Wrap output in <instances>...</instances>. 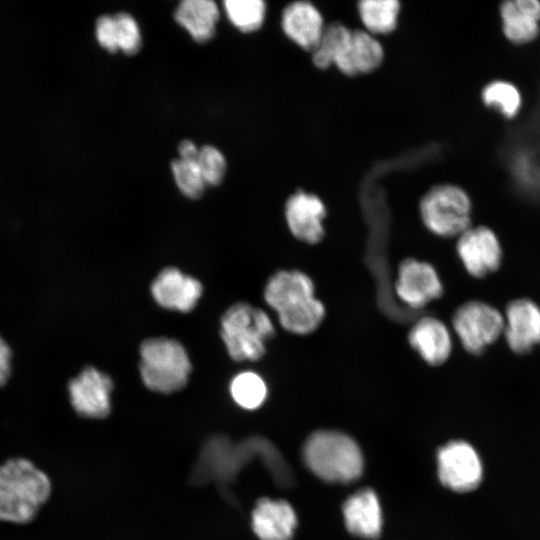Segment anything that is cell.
<instances>
[{"label": "cell", "instance_id": "cell-1", "mask_svg": "<svg viewBox=\"0 0 540 540\" xmlns=\"http://www.w3.org/2000/svg\"><path fill=\"white\" fill-rule=\"evenodd\" d=\"M263 297L280 326L294 335L315 332L325 319L324 304L315 295L311 277L297 269L278 270L267 280Z\"/></svg>", "mask_w": 540, "mask_h": 540}, {"label": "cell", "instance_id": "cell-2", "mask_svg": "<svg viewBox=\"0 0 540 540\" xmlns=\"http://www.w3.org/2000/svg\"><path fill=\"white\" fill-rule=\"evenodd\" d=\"M236 457L230 449L229 439L214 436L209 439L200 453L199 460L192 473L194 484H205L215 481L222 488L233 481L237 471L245 465L253 455L260 454L268 458L279 471L286 487L292 485L293 476L290 468L279 451L262 437H251L238 444H232Z\"/></svg>", "mask_w": 540, "mask_h": 540}, {"label": "cell", "instance_id": "cell-3", "mask_svg": "<svg viewBox=\"0 0 540 540\" xmlns=\"http://www.w3.org/2000/svg\"><path fill=\"white\" fill-rule=\"evenodd\" d=\"M50 493L49 477L31 461L15 458L0 465V520L32 521Z\"/></svg>", "mask_w": 540, "mask_h": 540}, {"label": "cell", "instance_id": "cell-4", "mask_svg": "<svg viewBox=\"0 0 540 540\" xmlns=\"http://www.w3.org/2000/svg\"><path fill=\"white\" fill-rule=\"evenodd\" d=\"M304 463L318 478L329 483H350L363 472L364 460L358 444L336 430L311 433L302 448Z\"/></svg>", "mask_w": 540, "mask_h": 540}, {"label": "cell", "instance_id": "cell-5", "mask_svg": "<svg viewBox=\"0 0 540 540\" xmlns=\"http://www.w3.org/2000/svg\"><path fill=\"white\" fill-rule=\"evenodd\" d=\"M220 335L235 361H257L266 354V343L275 336V326L261 308L247 302L230 306L222 315Z\"/></svg>", "mask_w": 540, "mask_h": 540}, {"label": "cell", "instance_id": "cell-6", "mask_svg": "<svg viewBox=\"0 0 540 540\" xmlns=\"http://www.w3.org/2000/svg\"><path fill=\"white\" fill-rule=\"evenodd\" d=\"M184 346L168 337H153L140 345L139 370L144 385L155 392L170 394L184 388L191 372Z\"/></svg>", "mask_w": 540, "mask_h": 540}, {"label": "cell", "instance_id": "cell-7", "mask_svg": "<svg viewBox=\"0 0 540 540\" xmlns=\"http://www.w3.org/2000/svg\"><path fill=\"white\" fill-rule=\"evenodd\" d=\"M473 203L461 186L447 182L432 186L419 203L424 226L440 237L461 235L472 222Z\"/></svg>", "mask_w": 540, "mask_h": 540}, {"label": "cell", "instance_id": "cell-8", "mask_svg": "<svg viewBox=\"0 0 540 540\" xmlns=\"http://www.w3.org/2000/svg\"><path fill=\"white\" fill-rule=\"evenodd\" d=\"M452 325L464 349L478 355L503 333L504 316L485 302L468 301L455 310Z\"/></svg>", "mask_w": 540, "mask_h": 540}, {"label": "cell", "instance_id": "cell-9", "mask_svg": "<svg viewBox=\"0 0 540 540\" xmlns=\"http://www.w3.org/2000/svg\"><path fill=\"white\" fill-rule=\"evenodd\" d=\"M393 292L403 307L418 313L442 296L443 284L432 264L408 257L397 267Z\"/></svg>", "mask_w": 540, "mask_h": 540}, {"label": "cell", "instance_id": "cell-10", "mask_svg": "<svg viewBox=\"0 0 540 540\" xmlns=\"http://www.w3.org/2000/svg\"><path fill=\"white\" fill-rule=\"evenodd\" d=\"M438 478L443 486L458 493L478 488L483 465L475 448L464 440H453L437 451Z\"/></svg>", "mask_w": 540, "mask_h": 540}, {"label": "cell", "instance_id": "cell-11", "mask_svg": "<svg viewBox=\"0 0 540 540\" xmlns=\"http://www.w3.org/2000/svg\"><path fill=\"white\" fill-rule=\"evenodd\" d=\"M456 251L466 271L476 278L495 272L501 264L499 239L485 225L471 226L459 235Z\"/></svg>", "mask_w": 540, "mask_h": 540}, {"label": "cell", "instance_id": "cell-12", "mask_svg": "<svg viewBox=\"0 0 540 540\" xmlns=\"http://www.w3.org/2000/svg\"><path fill=\"white\" fill-rule=\"evenodd\" d=\"M68 390L72 407L79 415L92 419L109 415L113 390L109 375L95 367H85L69 382Z\"/></svg>", "mask_w": 540, "mask_h": 540}, {"label": "cell", "instance_id": "cell-13", "mask_svg": "<svg viewBox=\"0 0 540 540\" xmlns=\"http://www.w3.org/2000/svg\"><path fill=\"white\" fill-rule=\"evenodd\" d=\"M326 214L323 201L317 195L304 190L291 194L284 206L289 231L297 240L308 245H316L323 240V221Z\"/></svg>", "mask_w": 540, "mask_h": 540}, {"label": "cell", "instance_id": "cell-14", "mask_svg": "<svg viewBox=\"0 0 540 540\" xmlns=\"http://www.w3.org/2000/svg\"><path fill=\"white\" fill-rule=\"evenodd\" d=\"M383 59V46L374 35L350 29L338 49L334 66L347 76H357L375 71Z\"/></svg>", "mask_w": 540, "mask_h": 540}, {"label": "cell", "instance_id": "cell-15", "mask_svg": "<svg viewBox=\"0 0 540 540\" xmlns=\"http://www.w3.org/2000/svg\"><path fill=\"white\" fill-rule=\"evenodd\" d=\"M503 334L514 353L530 352L540 344V307L527 298L511 301L505 310Z\"/></svg>", "mask_w": 540, "mask_h": 540}, {"label": "cell", "instance_id": "cell-16", "mask_svg": "<svg viewBox=\"0 0 540 540\" xmlns=\"http://www.w3.org/2000/svg\"><path fill=\"white\" fill-rule=\"evenodd\" d=\"M151 294L158 305L169 310L190 312L202 295V284L177 268L163 269L151 284Z\"/></svg>", "mask_w": 540, "mask_h": 540}, {"label": "cell", "instance_id": "cell-17", "mask_svg": "<svg viewBox=\"0 0 540 540\" xmlns=\"http://www.w3.org/2000/svg\"><path fill=\"white\" fill-rule=\"evenodd\" d=\"M407 339L410 347L431 366L445 363L452 352L448 327L438 318L421 316L410 327Z\"/></svg>", "mask_w": 540, "mask_h": 540}, {"label": "cell", "instance_id": "cell-18", "mask_svg": "<svg viewBox=\"0 0 540 540\" xmlns=\"http://www.w3.org/2000/svg\"><path fill=\"white\" fill-rule=\"evenodd\" d=\"M501 30L515 46L534 42L540 35V0H505L498 3Z\"/></svg>", "mask_w": 540, "mask_h": 540}, {"label": "cell", "instance_id": "cell-19", "mask_svg": "<svg viewBox=\"0 0 540 540\" xmlns=\"http://www.w3.org/2000/svg\"><path fill=\"white\" fill-rule=\"evenodd\" d=\"M281 26L286 36L302 49L313 52L323 35V16L312 3L294 1L285 6Z\"/></svg>", "mask_w": 540, "mask_h": 540}, {"label": "cell", "instance_id": "cell-20", "mask_svg": "<svg viewBox=\"0 0 540 540\" xmlns=\"http://www.w3.org/2000/svg\"><path fill=\"white\" fill-rule=\"evenodd\" d=\"M252 529L259 540H291L297 526L293 507L285 500L260 498L251 514Z\"/></svg>", "mask_w": 540, "mask_h": 540}, {"label": "cell", "instance_id": "cell-21", "mask_svg": "<svg viewBox=\"0 0 540 540\" xmlns=\"http://www.w3.org/2000/svg\"><path fill=\"white\" fill-rule=\"evenodd\" d=\"M346 529L354 536L377 539L382 530V513L375 491L363 488L350 495L342 506Z\"/></svg>", "mask_w": 540, "mask_h": 540}, {"label": "cell", "instance_id": "cell-22", "mask_svg": "<svg viewBox=\"0 0 540 540\" xmlns=\"http://www.w3.org/2000/svg\"><path fill=\"white\" fill-rule=\"evenodd\" d=\"M174 17L195 41L206 42L215 33L219 11L211 0H184L178 5Z\"/></svg>", "mask_w": 540, "mask_h": 540}, {"label": "cell", "instance_id": "cell-23", "mask_svg": "<svg viewBox=\"0 0 540 540\" xmlns=\"http://www.w3.org/2000/svg\"><path fill=\"white\" fill-rule=\"evenodd\" d=\"M397 0H362L358 12L366 31L372 35L388 34L395 30L400 13Z\"/></svg>", "mask_w": 540, "mask_h": 540}, {"label": "cell", "instance_id": "cell-24", "mask_svg": "<svg viewBox=\"0 0 540 540\" xmlns=\"http://www.w3.org/2000/svg\"><path fill=\"white\" fill-rule=\"evenodd\" d=\"M480 97L487 108L495 110L508 120L519 114L523 102L519 88L503 79H495L485 84Z\"/></svg>", "mask_w": 540, "mask_h": 540}, {"label": "cell", "instance_id": "cell-25", "mask_svg": "<svg viewBox=\"0 0 540 540\" xmlns=\"http://www.w3.org/2000/svg\"><path fill=\"white\" fill-rule=\"evenodd\" d=\"M230 393L233 400L242 408L254 410L266 400L268 388L264 379L257 373L245 371L237 374L231 381Z\"/></svg>", "mask_w": 540, "mask_h": 540}, {"label": "cell", "instance_id": "cell-26", "mask_svg": "<svg viewBox=\"0 0 540 540\" xmlns=\"http://www.w3.org/2000/svg\"><path fill=\"white\" fill-rule=\"evenodd\" d=\"M224 7L230 21L242 32L258 30L266 15L262 0H226Z\"/></svg>", "mask_w": 540, "mask_h": 540}, {"label": "cell", "instance_id": "cell-27", "mask_svg": "<svg viewBox=\"0 0 540 540\" xmlns=\"http://www.w3.org/2000/svg\"><path fill=\"white\" fill-rule=\"evenodd\" d=\"M349 30L347 26L339 22H333L325 26L318 46L311 53L312 62L317 68L327 69L334 65L337 50Z\"/></svg>", "mask_w": 540, "mask_h": 540}, {"label": "cell", "instance_id": "cell-28", "mask_svg": "<svg viewBox=\"0 0 540 540\" xmlns=\"http://www.w3.org/2000/svg\"><path fill=\"white\" fill-rule=\"evenodd\" d=\"M175 182L180 191L191 199L199 198L206 187L196 161L176 159L171 164Z\"/></svg>", "mask_w": 540, "mask_h": 540}, {"label": "cell", "instance_id": "cell-29", "mask_svg": "<svg viewBox=\"0 0 540 540\" xmlns=\"http://www.w3.org/2000/svg\"><path fill=\"white\" fill-rule=\"evenodd\" d=\"M196 163L206 185H218L226 172V161L223 154L215 147L205 145L199 149Z\"/></svg>", "mask_w": 540, "mask_h": 540}, {"label": "cell", "instance_id": "cell-30", "mask_svg": "<svg viewBox=\"0 0 540 540\" xmlns=\"http://www.w3.org/2000/svg\"><path fill=\"white\" fill-rule=\"evenodd\" d=\"M118 50L135 54L141 47L140 29L135 19L127 13L114 15Z\"/></svg>", "mask_w": 540, "mask_h": 540}, {"label": "cell", "instance_id": "cell-31", "mask_svg": "<svg viewBox=\"0 0 540 540\" xmlns=\"http://www.w3.org/2000/svg\"><path fill=\"white\" fill-rule=\"evenodd\" d=\"M95 34L98 43L103 48L110 52L118 50L114 16H100L96 21Z\"/></svg>", "mask_w": 540, "mask_h": 540}, {"label": "cell", "instance_id": "cell-32", "mask_svg": "<svg viewBox=\"0 0 540 540\" xmlns=\"http://www.w3.org/2000/svg\"><path fill=\"white\" fill-rule=\"evenodd\" d=\"M11 350L0 337V387L3 386L10 375Z\"/></svg>", "mask_w": 540, "mask_h": 540}, {"label": "cell", "instance_id": "cell-33", "mask_svg": "<svg viewBox=\"0 0 540 540\" xmlns=\"http://www.w3.org/2000/svg\"><path fill=\"white\" fill-rule=\"evenodd\" d=\"M180 159L196 161L199 149L190 140L182 141L178 146Z\"/></svg>", "mask_w": 540, "mask_h": 540}]
</instances>
